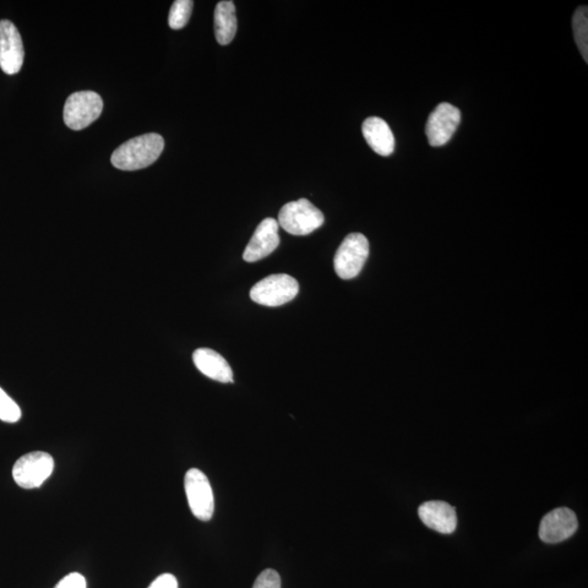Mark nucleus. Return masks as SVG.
I'll use <instances>...</instances> for the list:
<instances>
[{"mask_svg": "<svg viewBox=\"0 0 588 588\" xmlns=\"http://www.w3.org/2000/svg\"><path fill=\"white\" fill-rule=\"evenodd\" d=\"M165 147L162 136L147 133L124 142L112 155V163L119 171L134 172L149 167L162 155Z\"/></svg>", "mask_w": 588, "mask_h": 588, "instance_id": "obj_1", "label": "nucleus"}, {"mask_svg": "<svg viewBox=\"0 0 588 588\" xmlns=\"http://www.w3.org/2000/svg\"><path fill=\"white\" fill-rule=\"evenodd\" d=\"M324 221L323 212L307 199L283 205L278 216V223L294 236H308L323 226Z\"/></svg>", "mask_w": 588, "mask_h": 588, "instance_id": "obj_2", "label": "nucleus"}, {"mask_svg": "<svg viewBox=\"0 0 588 588\" xmlns=\"http://www.w3.org/2000/svg\"><path fill=\"white\" fill-rule=\"evenodd\" d=\"M103 103L101 95L92 91L75 92L65 101L64 122L74 131L83 130L101 116Z\"/></svg>", "mask_w": 588, "mask_h": 588, "instance_id": "obj_3", "label": "nucleus"}, {"mask_svg": "<svg viewBox=\"0 0 588 588\" xmlns=\"http://www.w3.org/2000/svg\"><path fill=\"white\" fill-rule=\"evenodd\" d=\"M369 255V243L362 233H351L343 240L335 255L336 274L341 279H353L362 271Z\"/></svg>", "mask_w": 588, "mask_h": 588, "instance_id": "obj_4", "label": "nucleus"}, {"mask_svg": "<svg viewBox=\"0 0 588 588\" xmlns=\"http://www.w3.org/2000/svg\"><path fill=\"white\" fill-rule=\"evenodd\" d=\"M299 282L286 274L270 275L250 289V297L255 303L276 308L290 302L299 293Z\"/></svg>", "mask_w": 588, "mask_h": 588, "instance_id": "obj_5", "label": "nucleus"}, {"mask_svg": "<svg viewBox=\"0 0 588 588\" xmlns=\"http://www.w3.org/2000/svg\"><path fill=\"white\" fill-rule=\"evenodd\" d=\"M54 466L53 456L47 452L33 451L15 463L13 476L22 488H38L52 475Z\"/></svg>", "mask_w": 588, "mask_h": 588, "instance_id": "obj_6", "label": "nucleus"}, {"mask_svg": "<svg viewBox=\"0 0 588 588\" xmlns=\"http://www.w3.org/2000/svg\"><path fill=\"white\" fill-rule=\"evenodd\" d=\"M184 489L191 511L201 521H210L214 514V494L209 478L199 468H191L185 474Z\"/></svg>", "mask_w": 588, "mask_h": 588, "instance_id": "obj_7", "label": "nucleus"}, {"mask_svg": "<svg viewBox=\"0 0 588 588\" xmlns=\"http://www.w3.org/2000/svg\"><path fill=\"white\" fill-rule=\"evenodd\" d=\"M461 122L459 108L449 103H441L429 114L426 123V135L429 144L443 146L451 140Z\"/></svg>", "mask_w": 588, "mask_h": 588, "instance_id": "obj_8", "label": "nucleus"}, {"mask_svg": "<svg viewBox=\"0 0 588 588\" xmlns=\"http://www.w3.org/2000/svg\"><path fill=\"white\" fill-rule=\"evenodd\" d=\"M24 62L20 32L13 22L0 21V68L7 74H18Z\"/></svg>", "mask_w": 588, "mask_h": 588, "instance_id": "obj_9", "label": "nucleus"}, {"mask_svg": "<svg viewBox=\"0 0 588 588\" xmlns=\"http://www.w3.org/2000/svg\"><path fill=\"white\" fill-rule=\"evenodd\" d=\"M577 530V517L568 508H559L543 517L539 537L547 544H557L570 538Z\"/></svg>", "mask_w": 588, "mask_h": 588, "instance_id": "obj_10", "label": "nucleus"}, {"mask_svg": "<svg viewBox=\"0 0 588 588\" xmlns=\"http://www.w3.org/2000/svg\"><path fill=\"white\" fill-rule=\"evenodd\" d=\"M279 223L274 218H266L260 223L250 238L248 247L245 248L243 259L248 263H254L267 258L278 248L280 243Z\"/></svg>", "mask_w": 588, "mask_h": 588, "instance_id": "obj_11", "label": "nucleus"}, {"mask_svg": "<svg viewBox=\"0 0 588 588\" xmlns=\"http://www.w3.org/2000/svg\"><path fill=\"white\" fill-rule=\"evenodd\" d=\"M418 515L425 525L441 534L456 531L457 517L454 506L444 501H428L419 506Z\"/></svg>", "mask_w": 588, "mask_h": 588, "instance_id": "obj_12", "label": "nucleus"}, {"mask_svg": "<svg viewBox=\"0 0 588 588\" xmlns=\"http://www.w3.org/2000/svg\"><path fill=\"white\" fill-rule=\"evenodd\" d=\"M196 368L207 377L220 383H233V372L230 365L220 353L211 348H201L193 353Z\"/></svg>", "mask_w": 588, "mask_h": 588, "instance_id": "obj_13", "label": "nucleus"}, {"mask_svg": "<svg viewBox=\"0 0 588 588\" xmlns=\"http://www.w3.org/2000/svg\"><path fill=\"white\" fill-rule=\"evenodd\" d=\"M364 139L375 152L380 156H390L395 151V136L385 122L379 117H369L363 122Z\"/></svg>", "mask_w": 588, "mask_h": 588, "instance_id": "obj_14", "label": "nucleus"}, {"mask_svg": "<svg viewBox=\"0 0 588 588\" xmlns=\"http://www.w3.org/2000/svg\"><path fill=\"white\" fill-rule=\"evenodd\" d=\"M215 36L220 45H228L236 36L238 21L236 5L230 0L218 3L215 9Z\"/></svg>", "mask_w": 588, "mask_h": 588, "instance_id": "obj_15", "label": "nucleus"}, {"mask_svg": "<svg viewBox=\"0 0 588 588\" xmlns=\"http://www.w3.org/2000/svg\"><path fill=\"white\" fill-rule=\"evenodd\" d=\"M574 38L583 58L588 63V9L587 5L577 8L572 20Z\"/></svg>", "mask_w": 588, "mask_h": 588, "instance_id": "obj_16", "label": "nucleus"}, {"mask_svg": "<svg viewBox=\"0 0 588 588\" xmlns=\"http://www.w3.org/2000/svg\"><path fill=\"white\" fill-rule=\"evenodd\" d=\"M193 5L192 0H176L172 4L168 16V24L172 30H181L188 24Z\"/></svg>", "mask_w": 588, "mask_h": 588, "instance_id": "obj_17", "label": "nucleus"}, {"mask_svg": "<svg viewBox=\"0 0 588 588\" xmlns=\"http://www.w3.org/2000/svg\"><path fill=\"white\" fill-rule=\"evenodd\" d=\"M21 418V408L13 397L0 388V419L5 423H16Z\"/></svg>", "mask_w": 588, "mask_h": 588, "instance_id": "obj_18", "label": "nucleus"}, {"mask_svg": "<svg viewBox=\"0 0 588 588\" xmlns=\"http://www.w3.org/2000/svg\"><path fill=\"white\" fill-rule=\"evenodd\" d=\"M253 588H281L280 575L275 570H265L256 579Z\"/></svg>", "mask_w": 588, "mask_h": 588, "instance_id": "obj_19", "label": "nucleus"}, {"mask_svg": "<svg viewBox=\"0 0 588 588\" xmlns=\"http://www.w3.org/2000/svg\"><path fill=\"white\" fill-rule=\"evenodd\" d=\"M54 588H86L85 577L80 573H70Z\"/></svg>", "mask_w": 588, "mask_h": 588, "instance_id": "obj_20", "label": "nucleus"}, {"mask_svg": "<svg viewBox=\"0 0 588 588\" xmlns=\"http://www.w3.org/2000/svg\"><path fill=\"white\" fill-rule=\"evenodd\" d=\"M149 588H178V581L172 574H162L152 583Z\"/></svg>", "mask_w": 588, "mask_h": 588, "instance_id": "obj_21", "label": "nucleus"}]
</instances>
